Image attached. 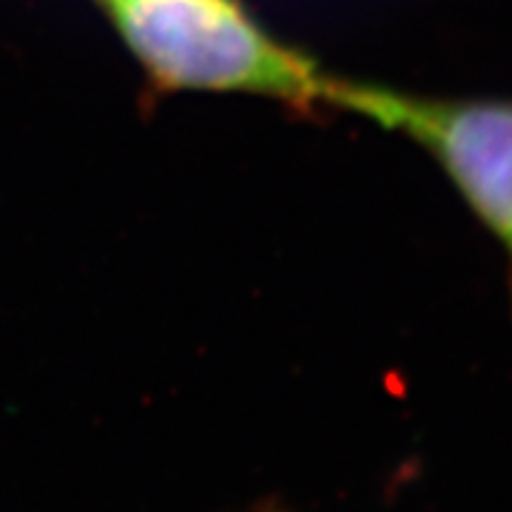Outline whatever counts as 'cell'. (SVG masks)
I'll return each mask as SVG.
<instances>
[{"label": "cell", "mask_w": 512, "mask_h": 512, "mask_svg": "<svg viewBox=\"0 0 512 512\" xmlns=\"http://www.w3.org/2000/svg\"><path fill=\"white\" fill-rule=\"evenodd\" d=\"M155 93L256 95L297 112L328 105L330 79L242 0H93Z\"/></svg>", "instance_id": "6da1fadb"}, {"label": "cell", "mask_w": 512, "mask_h": 512, "mask_svg": "<svg viewBox=\"0 0 512 512\" xmlns=\"http://www.w3.org/2000/svg\"><path fill=\"white\" fill-rule=\"evenodd\" d=\"M328 107L399 133L444 169L508 254L512 292V100L427 98L332 76Z\"/></svg>", "instance_id": "7a4b0ae2"}]
</instances>
